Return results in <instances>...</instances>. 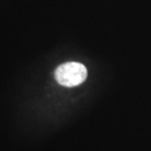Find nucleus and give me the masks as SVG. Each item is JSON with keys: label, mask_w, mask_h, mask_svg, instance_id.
<instances>
[{"label": "nucleus", "mask_w": 151, "mask_h": 151, "mask_svg": "<svg viewBox=\"0 0 151 151\" xmlns=\"http://www.w3.org/2000/svg\"><path fill=\"white\" fill-rule=\"evenodd\" d=\"M86 66L78 62H67L59 65L55 71V77L62 86L72 87L78 86L86 80Z\"/></svg>", "instance_id": "f257e3e1"}]
</instances>
